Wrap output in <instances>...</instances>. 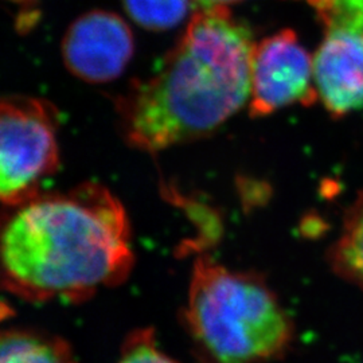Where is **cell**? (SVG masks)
Masks as SVG:
<instances>
[{"label": "cell", "instance_id": "cell-5", "mask_svg": "<svg viewBox=\"0 0 363 363\" xmlns=\"http://www.w3.org/2000/svg\"><path fill=\"white\" fill-rule=\"evenodd\" d=\"M313 61L292 30H283L255 45L249 109L253 117L272 115L288 105L316 101Z\"/></svg>", "mask_w": 363, "mask_h": 363}, {"label": "cell", "instance_id": "cell-4", "mask_svg": "<svg viewBox=\"0 0 363 363\" xmlns=\"http://www.w3.org/2000/svg\"><path fill=\"white\" fill-rule=\"evenodd\" d=\"M60 163L57 118L46 103L9 97L0 115V196L15 208L39 194Z\"/></svg>", "mask_w": 363, "mask_h": 363}, {"label": "cell", "instance_id": "cell-2", "mask_svg": "<svg viewBox=\"0 0 363 363\" xmlns=\"http://www.w3.org/2000/svg\"><path fill=\"white\" fill-rule=\"evenodd\" d=\"M253 49L226 7L195 13L160 70L120 100L128 143L157 152L218 130L250 100Z\"/></svg>", "mask_w": 363, "mask_h": 363}, {"label": "cell", "instance_id": "cell-8", "mask_svg": "<svg viewBox=\"0 0 363 363\" xmlns=\"http://www.w3.org/2000/svg\"><path fill=\"white\" fill-rule=\"evenodd\" d=\"M0 363H77L62 337L35 330L10 328L1 334Z\"/></svg>", "mask_w": 363, "mask_h": 363}, {"label": "cell", "instance_id": "cell-1", "mask_svg": "<svg viewBox=\"0 0 363 363\" xmlns=\"http://www.w3.org/2000/svg\"><path fill=\"white\" fill-rule=\"evenodd\" d=\"M4 288L28 301H81L124 281L133 264L130 222L97 183L35 195L1 229Z\"/></svg>", "mask_w": 363, "mask_h": 363}, {"label": "cell", "instance_id": "cell-10", "mask_svg": "<svg viewBox=\"0 0 363 363\" xmlns=\"http://www.w3.org/2000/svg\"><path fill=\"white\" fill-rule=\"evenodd\" d=\"M130 18L148 30H169L186 18L191 0H123Z\"/></svg>", "mask_w": 363, "mask_h": 363}, {"label": "cell", "instance_id": "cell-7", "mask_svg": "<svg viewBox=\"0 0 363 363\" xmlns=\"http://www.w3.org/2000/svg\"><path fill=\"white\" fill-rule=\"evenodd\" d=\"M313 82L325 109L342 117L363 106V37L325 33L313 58Z\"/></svg>", "mask_w": 363, "mask_h": 363}, {"label": "cell", "instance_id": "cell-9", "mask_svg": "<svg viewBox=\"0 0 363 363\" xmlns=\"http://www.w3.org/2000/svg\"><path fill=\"white\" fill-rule=\"evenodd\" d=\"M328 262L339 277L363 289V193L347 210Z\"/></svg>", "mask_w": 363, "mask_h": 363}, {"label": "cell", "instance_id": "cell-6", "mask_svg": "<svg viewBox=\"0 0 363 363\" xmlns=\"http://www.w3.org/2000/svg\"><path fill=\"white\" fill-rule=\"evenodd\" d=\"M62 54L74 76L88 82L118 77L133 54V37L123 18L109 11L79 16L66 33Z\"/></svg>", "mask_w": 363, "mask_h": 363}, {"label": "cell", "instance_id": "cell-13", "mask_svg": "<svg viewBox=\"0 0 363 363\" xmlns=\"http://www.w3.org/2000/svg\"><path fill=\"white\" fill-rule=\"evenodd\" d=\"M195 4H198L202 10H211V9H220L226 7L230 3H235L240 0H193Z\"/></svg>", "mask_w": 363, "mask_h": 363}, {"label": "cell", "instance_id": "cell-3", "mask_svg": "<svg viewBox=\"0 0 363 363\" xmlns=\"http://www.w3.org/2000/svg\"><path fill=\"white\" fill-rule=\"evenodd\" d=\"M184 325L196 363L268 362L294 337L291 318L261 277L203 257L193 269Z\"/></svg>", "mask_w": 363, "mask_h": 363}, {"label": "cell", "instance_id": "cell-12", "mask_svg": "<svg viewBox=\"0 0 363 363\" xmlns=\"http://www.w3.org/2000/svg\"><path fill=\"white\" fill-rule=\"evenodd\" d=\"M117 363H177L159 349L151 330H139L127 337Z\"/></svg>", "mask_w": 363, "mask_h": 363}, {"label": "cell", "instance_id": "cell-11", "mask_svg": "<svg viewBox=\"0 0 363 363\" xmlns=\"http://www.w3.org/2000/svg\"><path fill=\"white\" fill-rule=\"evenodd\" d=\"M316 10L325 33L363 37V0H307Z\"/></svg>", "mask_w": 363, "mask_h": 363}]
</instances>
